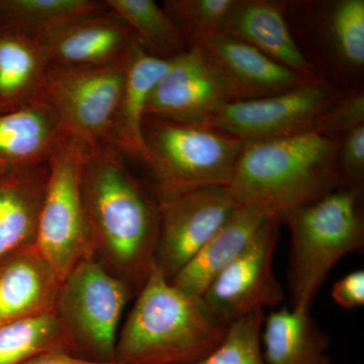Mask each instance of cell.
<instances>
[{"instance_id":"obj_1","label":"cell","mask_w":364,"mask_h":364,"mask_svg":"<svg viewBox=\"0 0 364 364\" xmlns=\"http://www.w3.org/2000/svg\"><path fill=\"white\" fill-rule=\"evenodd\" d=\"M80 189L95 256L109 272L140 291L154 262L159 205L151 200L109 144L86 145Z\"/></svg>"},{"instance_id":"obj_2","label":"cell","mask_w":364,"mask_h":364,"mask_svg":"<svg viewBox=\"0 0 364 364\" xmlns=\"http://www.w3.org/2000/svg\"><path fill=\"white\" fill-rule=\"evenodd\" d=\"M341 143L317 131L245 143L227 186L239 205L267 210L280 223L289 213L343 188Z\"/></svg>"},{"instance_id":"obj_3","label":"cell","mask_w":364,"mask_h":364,"mask_svg":"<svg viewBox=\"0 0 364 364\" xmlns=\"http://www.w3.org/2000/svg\"><path fill=\"white\" fill-rule=\"evenodd\" d=\"M229 325L202 296L173 286L153 262L117 335L114 363L193 364L222 343Z\"/></svg>"},{"instance_id":"obj_4","label":"cell","mask_w":364,"mask_h":364,"mask_svg":"<svg viewBox=\"0 0 364 364\" xmlns=\"http://www.w3.org/2000/svg\"><path fill=\"white\" fill-rule=\"evenodd\" d=\"M140 158L157 202L208 188L228 186L245 143L210 127L145 117Z\"/></svg>"},{"instance_id":"obj_5","label":"cell","mask_w":364,"mask_h":364,"mask_svg":"<svg viewBox=\"0 0 364 364\" xmlns=\"http://www.w3.org/2000/svg\"><path fill=\"white\" fill-rule=\"evenodd\" d=\"M291 234L287 279L291 309H311L318 289L342 257L364 247L359 188L344 186L282 220Z\"/></svg>"},{"instance_id":"obj_6","label":"cell","mask_w":364,"mask_h":364,"mask_svg":"<svg viewBox=\"0 0 364 364\" xmlns=\"http://www.w3.org/2000/svg\"><path fill=\"white\" fill-rule=\"evenodd\" d=\"M86 144L66 136L49 161V177L35 246L63 280L79 263L95 256V243L80 189Z\"/></svg>"},{"instance_id":"obj_7","label":"cell","mask_w":364,"mask_h":364,"mask_svg":"<svg viewBox=\"0 0 364 364\" xmlns=\"http://www.w3.org/2000/svg\"><path fill=\"white\" fill-rule=\"evenodd\" d=\"M131 293L97 256L79 263L62 280L56 314L75 355L114 363L119 322Z\"/></svg>"},{"instance_id":"obj_8","label":"cell","mask_w":364,"mask_h":364,"mask_svg":"<svg viewBox=\"0 0 364 364\" xmlns=\"http://www.w3.org/2000/svg\"><path fill=\"white\" fill-rule=\"evenodd\" d=\"M124 62L100 68L49 67L37 100L49 105L66 136L86 145H109Z\"/></svg>"},{"instance_id":"obj_9","label":"cell","mask_w":364,"mask_h":364,"mask_svg":"<svg viewBox=\"0 0 364 364\" xmlns=\"http://www.w3.org/2000/svg\"><path fill=\"white\" fill-rule=\"evenodd\" d=\"M340 97L329 86L313 78L279 95L228 102L203 126L244 143L274 140L315 131L318 119Z\"/></svg>"},{"instance_id":"obj_10","label":"cell","mask_w":364,"mask_h":364,"mask_svg":"<svg viewBox=\"0 0 364 364\" xmlns=\"http://www.w3.org/2000/svg\"><path fill=\"white\" fill-rule=\"evenodd\" d=\"M280 224L277 218H268L247 248L203 294L207 305L228 323L284 301V289L273 270Z\"/></svg>"},{"instance_id":"obj_11","label":"cell","mask_w":364,"mask_h":364,"mask_svg":"<svg viewBox=\"0 0 364 364\" xmlns=\"http://www.w3.org/2000/svg\"><path fill=\"white\" fill-rule=\"evenodd\" d=\"M159 235L154 262L171 280L238 208L227 186L208 188L158 202Z\"/></svg>"},{"instance_id":"obj_12","label":"cell","mask_w":364,"mask_h":364,"mask_svg":"<svg viewBox=\"0 0 364 364\" xmlns=\"http://www.w3.org/2000/svg\"><path fill=\"white\" fill-rule=\"evenodd\" d=\"M233 102L229 90L198 47L170 59L168 69L148 100L145 117L205 124L222 105Z\"/></svg>"},{"instance_id":"obj_13","label":"cell","mask_w":364,"mask_h":364,"mask_svg":"<svg viewBox=\"0 0 364 364\" xmlns=\"http://www.w3.org/2000/svg\"><path fill=\"white\" fill-rule=\"evenodd\" d=\"M198 47L208 65L225 83L233 102L270 97L305 85L314 77L277 63L252 46L215 32Z\"/></svg>"},{"instance_id":"obj_14","label":"cell","mask_w":364,"mask_h":364,"mask_svg":"<svg viewBox=\"0 0 364 364\" xmlns=\"http://www.w3.org/2000/svg\"><path fill=\"white\" fill-rule=\"evenodd\" d=\"M136 41L128 23L109 9L62 26L38 42L50 67L79 69L122 63Z\"/></svg>"},{"instance_id":"obj_15","label":"cell","mask_w":364,"mask_h":364,"mask_svg":"<svg viewBox=\"0 0 364 364\" xmlns=\"http://www.w3.org/2000/svg\"><path fill=\"white\" fill-rule=\"evenodd\" d=\"M61 284L35 245L0 258V326L56 313Z\"/></svg>"},{"instance_id":"obj_16","label":"cell","mask_w":364,"mask_h":364,"mask_svg":"<svg viewBox=\"0 0 364 364\" xmlns=\"http://www.w3.org/2000/svg\"><path fill=\"white\" fill-rule=\"evenodd\" d=\"M65 136L42 100L0 111V173L45 164Z\"/></svg>"},{"instance_id":"obj_17","label":"cell","mask_w":364,"mask_h":364,"mask_svg":"<svg viewBox=\"0 0 364 364\" xmlns=\"http://www.w3.org/2000/svg\"><path fill=\"white\" fill-rule=\"evenodd\" d=\"M219 32L252 46L277 63L314 77L312 64L289 31L284 7L265 0H237Z\"/></svg>"},{"instance_id":"obj_18","label":"cell","mask_w":364,"mask_h":364,"mask_svg":"<svg viewBox=\"0 0 364 364\" xmlns=\"http://www.w3.org/2000/svg\"><path fill=\"white\" fill-rule=\"evenodd\" d=\"M270 217L258 205H239L219 231L170 282L186 293L203 296L215 277L247 248Z\"/></svg>"},{"instance_id":"obj_19","label":"cell","mask_w":364,"mask_h":364,"mask_svg":"<svg viewBox=\"0 0 364 364\" xmlns=\"http://www.w3.org/2000/svg\"><path fill=\"white\" fill-rule=\"evenodd\" d=\"M169 60L150 54L136 41L124 62V81L112 123L109 145L136 158L144 151L143 123L151 93L169 66Z\"/></svg>"},{"instance_id":"obj_20","label":"cell","mask_w":364,"mask_h":364,"mask_svg":"<svg viewBox=\"0 0 364 364\" xmlns=\"http://www.w3.org/2000/svg\"><path fill=\"white\" fill-rule=\"evenodd\" d=\"M49 163L0 173V258L35 245Z\"/></svg>"},{"instance_id":"obj_21","label":"cell","mask_w":364,"mask_h":364,"mask_svg":"<svg viewBox=\"0 0 364 364\" xmlns=\"http://www.w3.org/2000/svg\"><path fill=\"white\" fill-rule=\"evenodd\" d=\"M267 364H330L329 335L321 330L310 309L284 308L264 318L261 333Z\"/></svg>"},{"instance_id":"obj_22","label":"cell","mask_w":364,"mask_h":364,"mask_svg":"<svg viewBox=\"0 0 364 364\" xmlns=\"http://www.w3.org/2000/svg\"><path fill=\"white\" fill-rule=\"evenodd\" d=\"M109 9L105 0H0V32L39 41L62 26Z\"/></svg>"},{"instance_id":"obj_23","label":"cell","mask_w":364,"mask_h":364,"mask_svg":"<svg viewBox=\"0 0 364 364\" xmlns=\"http://www.w3.org/2000/svg\"><path fill=\"white\" fill-rule=\"evenodd\" d=\"M49 67L38 41L0 32V105L37 100Z\"/></svg>"},{"instance_id":"obj_24","label":"cell","mask_w":364,"mask_h":364,"mask_svg":"<svg viewBox=\"0 0 364 364\" xmlns=\"http://www.w3.org/2000/svg\"><path fill=\"white\" fill-rule=\"evenodd\" d=\"M107 6L133 30L150 54L172 59L188 50L181 31L153 0H105Z\"/></svg>"},{"instance_id":"obj_25","label":"cell","mask_w":364,"mask_h":364,"mask_svg":"<svg viewBox=\"0 0 364 364\" xmlns=\"http://www.w3.org/2000/svg\"><path fill=\"white\" fill-rule=\"evenodd\" d=\"M56 349L72 352L70 341L56 313L0 326V364H21Z\"/></svg>"},{"instance_id":"obj_26","label":"cell","mask_w":364,"mask_h":364,"mask_svg":"<svg viewBox=\"0 0 364 364\" xmlns=\"http://www.w3.org/2000/svg\"><path fill=\"white\" fill-rule=\"evenodd\" d=\"M237 0H166L162 9L193 47L205 36L219 32Z\"/></svg>"},{"instance_id":"obj_27","label":"cell","mask_w":364,"mask_h":364,"mask_svg":"<svg viewBox=\"0 0 364 364\" xmlns=\"http://www.w3.org/2000/svg\"><path fill=\"white\" fill-rule=\"evenodd\" d=\"M264 318V312L258 311L230 323L222 343L193 364H267L261 343Z\"/></svg>"},{"instance_id":"obj_28","label":"cell","mask_w":364,"mask_h":364,"mask_svg":"<svg viewBox=\"0 0 364 364\" xmlns=\"http://www.w3.org/2000/svg\"><path fill=\"white\" fill-rule=\"evenodd\" d=\"M333 37L340 54L352 66L364 64V1L343 0L332 14Z\"/></svg>"},{"instance_id":"obj_29","label":"cell","mask_w":364,"mask_h":364,"mask_svg":"<svg viewBox=\"0 0 364 364\" xmlns=\"http://www.w3.org/2000/svg\"><path fill=\"white\" fill-rule=\"evenodd\" d=\"M361 124H364V95L363 91H355L343 98L340 97L318 119L315 131L336 136Z\"/></svg>"},{"instance_id":"obj_30","label":"cell","mask_w":364,"mask_h":364,"mask_svg":"<svg viewBox=\"0 0 364 364\" xmlns=\"http://www.w3.org/2000/svg\"><path fill=\"white\" fill-rule=\"evenodd\" d=\"M340 171L345 181L360 183L364 170V124L346 134L343 144L340 145Z\"/></svg>"},{"instance_id":"obj_31","label":"cell","mask_w":364,"mask_h":364,"mask_svg":"<svg viewBox=\"0 0 364 364\" xmlns=\"http://www.w3.org/2000/svg\"><path fill=\"white\" fill-rule=\"evenodd\" d=\"M333 301L346 310L364 305V272L356 270L333 284Z\"/></svg>"},{"instance_id":"obj_32","label":"cell","mask_w":364,"mask_h":364,"mask_svg":"<svg viewBox=\"0 0 364 364\" xmlns=\"http://www.w3.org/2000/svg\"><path fill=\"white\" fill-rule=\"evenodd\" d=\"M21 364H119L117 363H100V361L90 360L75 355L65 349H56L39 354L25 361Z\"/></svg>"},{"instance_id":"obj_33","label":"cell","mask_w":364,"mask_h":364,"mask_svg":"<svg viewBox=\"0 0 364 364\" xmlns=\"http://www.w3.org/2000/svg\"><path fill=\"white\" fill-rule=\"evenodd\" d=\"M11 107H7V105H0V111H4V109H11Z\"/></svg>"}]
</instances>
